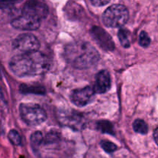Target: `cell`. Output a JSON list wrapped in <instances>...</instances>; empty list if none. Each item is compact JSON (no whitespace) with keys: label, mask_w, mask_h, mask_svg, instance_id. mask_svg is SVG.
I'll return each instance as SVG.
<instances>
[{"label":"cell","mask_w":158,"mask_h":158,"mask_svg":"<svg viewBox=\"0 0 158 158\" xmlns=\"http://www.w3.org/2000/svg\"><path fill=\"white\" fill-rule=\"evenodd\" d=\"M9 68L19 77H32L46 72L49 68V61L46 56L39 51L22 53L11 59Z\"/></svg>","instance_id":"obj_1"},{"label":"cell","mask_w":158,"mask_h":158,"mask_svg":"<svg viewBox=\"0 0 158 158\" xmlns=\"http://www.w3.org/2000/svg\"><path fill=\"white\" fill-rule=\"evenodd\" d=\"M95 93L94 88L91 86L75 89L71 96V100L77 106H84L92 102L95 96Z\"/></svg>","instance_id":"obj_9"},{"label":"cell","mask_w":158,"mask_h":158,"mask_svg":"<svg viewBox=\"0 0 158 158\" xmlns=\"http://www.w3.org/2000/svg\"><path fill=\"white\" fill-rule=\"evenodd\" d=\"M154 140H155L156 143L158 145V128H157V129L154 131Z\"/></svg>","instance_id":"obj_24"},{"label":"cell","mask_w":158,"mask_h":158,"mask_svg":"<svg viewBox=\"0 0 158 158\" xmlns=\"http://www.w3.org/2000/svg\"><path fill=\"white\" fill-rule=\"evenodd\" d=\"M15 2H1L0 1V9H5V8H8L9 6H12Z\"/></svg>","instance_id":"obj_23"},{"label":"cell","mask_w":158,"mask_h":158,"mask_svg":"<svg viewBox=\"0 0 158 158\" xmlns=\"http://www.w3.org/2000/svg\"><path fill=\"white\" fill-rule=\"evenodd\" d=\"M8 137H9V140H10L12 144L16 145V146L21 144V137L15 130H12V131H9V134H8Z\"/></svg>","instance_id":"obj_17"},{"label":"cell","mask_w":158,"mask_h":158,"mask_svg":"<svg viewBox=\"0 0 158 158\" xmlns=\"http://www.w3.org/2000/svg\"><path fill=\"white\" fill-rule=\"evenodd\" d=\"M109 2L110 1H104V0H94V1H91V3L95 6H104V5L108 4Z\"/></svg>","instance_id":"obj_22"},{"label":"cell","mask_w":158,"mask_h":158,"mask_svg":"<svg viewBox=\"0 0 158 158\" xmlns=\"http://www.w3.org/2000/svg\"><path fill=\"white\" fill-rule=\"evenodd\" d=\"M19 113L23 121L30 126L43 123L47 119V114L44 109L35 103H21Z\"/></svg>","instance_id":"obj_4"},{"label":"cell","mask_w":158,"mask_h":158,"mask_svg":"<svg viewBox=\"0 0 158 158\" xmlns=\"http://www.w3.org/2000/svg\"><path fill=\"white\" fill-rule=\"evenodd\" d=\"M60 119L64 124L66 126L71 127L72 128H77L80 129L81 127L82 123V117L80 114H77V113H71V114H68L66 113L65 114H62L60 115Z\"/></svg>","instance_id":"obj_11"},{"label":"cell","mask_w":158,"mask_h":158,"mask_svg":"<svg viewBox=\"0 0 158 158\" xmlns=\"http://www.w3.org/2000/svg\"><path fill=\"white\" fill-rule=\"evenodd\" d=\"M30 141L31 144L34 148H38L39 146H40L43 142V137L42 133L40 132V131L33 133L31 136Z\"/></svg>","instance_id":"obj_15"},{"label":"cell","mask_w":158,"mask_h":158,"mask_svg":"<svg viewBox=\"0 0 158 158\" xmlns=\"http://www.w3.org/2000/svg\"><path fill=\"white\" fill-rule=\"evenodd\" d=\"M19 90L23 94H45V89L43 87H41V86H29L26 84H22L19 87Z\"/></svg>","instance_id":"obj_12"},{"label":"cell","mask_w":158,"mask_h":158,"mask_svg":"<svg viewBox=\"0 0 158 158\" xmlns=\"http://www.w3.org/2000/svg\"><path fill=\"white\" fill-rule=\"evenodd\" d=\"M23 13L41 20L47 17L49 14V8L43 2L28 1L23 6Z\"/></svg>","instance_id":"obj_6"},{"label":"cell","mask_w":158,"mask_h":158,"mask_svg":"<svg viewBox=\"0 0 158 158\" xmlns=\"http://www.w3.org/2000/svg\"><path fill=\"white\" fill-rule=\"evenodd\" d=\"M12 47L23 53H29L38 51L40 43L33 34L27 32L19 35L12 42Z\"/></svg>","instance_id":"obj_5"},{"label":"cell","mask_w":158,"mask_h":158,"mask_svg":"<svg viewBox=\"0 0 158 158\" xmlns=\"http://www.w3.org/2000/svg\"><path fill=\"white\" fill-rule=\"evenodd\" d=\"M100 146L107 153H113L117 149V147L114 143L108 140H102L100 143Z\"/></svg>","instance_id":"obj_19"},{"label":"cell","mask_w":158,"mask_h":158,"mask_svg":"<svg viewBox=\"0 0 158 158\" xmlns=\"http://www.w3.org/2000/svg\"><path fill=\"white\" fill-rule=\"evenodd\" d=\"M7 110V103L4 97V94H3L2 89L0 88V110L1 111H6Z\"/></svg>","instance_id":"obj_20"},{"label":"cell","mask_w":158,"mask_h":158,"mask_svg":"<svg viewBox=\"0 0 158 158\" xmlns=\"http://www.w3.org/2000/svg\"><path fill=\"white\" fill-rule=\"evenodd\" d=\"M40 23L41 20L39 19L23 13L21 15L14 19L11 22V24L15 29L30 31L38 29L40 26Z\"/></svg>","instance_id":"obj_7"},{"label":"cell","mask_w":158,"mask_h":158,"mask_svg":"<svg viewBox=\"0 0 158 158\" xmlns=\"http://www.w3.org/2000/svg\"><path fill=\"white\" fill-rule=\"evenodd\" d=\"M110 76L108 71L101 70L97 73L96 77L94 90L98 94H104L110 88Z\"/></svg>","instance_id":"obj_10"},{"label":"cell","mask_w":158,"mask_h":158,"mask_svg":"<svg viewBox=\"0 0 158 158\" xmlns=\"http://www.w3.org/2000/svg\"><path fill=\"white\" fill-rule=\"evenodd\" d=\"M97 127L102 131L103 133H107V134H114V127L110 123L109 121H106V120H102L97 123Z\"/></svg>","instance_id":"obj_14"},{"label":"cell","mask_w":158,"mask_h":158,"mask_svg":"<svg viewBox=\"0 0 158 158\" xmlns=\"http://www.w3.org/2000/svg\"><path fill=\"white\" fill-rule=\"evenodd\" d=\"M151 43V38L149 37L148 34L145 31H142L140 33L139 36V44L142 47H148Z\"/></svg>","instance_id":"obj_18"},{"label":"cell","mask_w":158,"mask_h":158,"mask_svg":"<svg viewBox=\"0 0 158 158\" xmlns=\"http://www.w3.org/2000/svg\"><path fill=\"white\" fill-rule=\"evenodd\" d=\"M66 57L75 68L88 69L99 61L100 54L89 43L77 42L66 47Z\"/></svg>","instance_id":"obj_2"},{"label":"cell","mask_w":158,"mask_h":158,"mask_svg":"<svg viewBox=\"0 0 158 158\" xmlns=\"http://www.w3.org/2000/svg\"><path fill=\"white\" fill-rule=\"evenodd\" d=\"M58 134H57L56 133H52V134H48V135L46 136V143H54V142L58 139Z\"/></svg>","instance_id":"obj_21"},{"label":"cell","mask_w":158,"mask_h":158,"mask_svg":"<svg viewBox=\"0 0 158 158\" xmlns=\"http://www.w3.org/2000/svg\"><path fill=\"white\" fill-rule=\"evenodd\" d=\"M118 37L120 43H121V45L123 47H130L131 44H130L129 38H128L127 31L126 29H120V31L118 32Z\"/></svg>","instance_id":"obj_16"},{"label":"cell","mask_w":158,"mask_h":158,"mask_svg":"<svg viewBox=\"0 0 158 158\" xmlns=\"http://www.w3.org/2000/svg\"><path fill=\"white\" fill-rule=\"evenodd\" d=\"M133 128L134 131L138 134H146L148 132V126L146 122L140 119H137L133 123Z\"/></svg>","instance_id":"obj_13"},{"label":"cell","mask_w":158,"mask_h":158,"mask_svg":"<svg viewBox=\"0 0 158 158\" xmlns=\"http://www.w3.org/2000/svg\"><path fill=\"white\" fill-rule=\"evenodd\" d=\"M129 19V12L126 6L120 4L113 5L103 14V22L107 27L119 28L126 24Z\"/></svg>","instance_id":"obj_3"},{"label":"cell","mask_w":158,"mask_h":158,"mask_svg":"<svg viewBox=\"0 0 158 158\" xmlns=\"http://www.w3.org/2000/svg\"><path fill=\"white\" fill-rule=\"evenodd\" d=\"M90 34L97 44L103 49L112 51L115 49V45L111 36L102 28L94 26L90 29Z\"/></svg>","instance_id":"obj_8"}]
</instances>
